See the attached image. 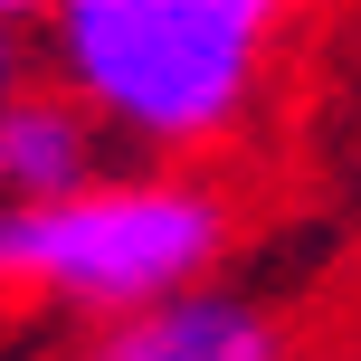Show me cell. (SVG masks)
<instances>
[{"instance_id":"8992f818","label":"cell","mask_w":361,"mask_h":361,"mask_svg":"<svg viewBox=\"0 0 361 361\" xmlns=\"http://www.w3.org/2000/svg\"><path fill=\"white\" fill-rule=\"evenodd\" d=\"M57 10V0H0V19H10V29H19V19H48Z\"/></svg>"},{"instance_id":"5b68a950","label":"cell","mask_w":361,"mask_h":361,"mask_svg":"<svg viewBox=\"0 0 361 361\" xmlns=\"http://www.w3.org/2000/svg\"><path fill=\"white\" fill-rule=\"evenodd\" d=\"M19 86H29V76H19V29H10V19H0V105H10Z\"/></svg>"},{"instance_id":"3957f363","label":"cell","mask_w":361,"mask_h":361,"mask_svg":"<svg viewBox=\"0 0 361 361\" xmlns=\"http://www.w3.org/2000/svg\"><path fill=\"white\" fill-rule=\"evenodd\" d=\"M67 361H286V333H276L267 305L200 286V295H180V305L124 314V324H95Z\"/></svg>"},{"instance_id":"277c9868","label":"cell","mask_w":361,"mask_h":361,"mask_svg":"<svg viewBox=\"0 0 361 361\" xmlns=\"http://www.w3.org/2000/svg\"><path fill=\"white\" fill-rule=\"evenodd\" d=\"M105 180V124L67 86H19L0 105V200H67Z\"/></svg>"},{"instance_id":"7a4b0ae2","label":"cell","mask_w":361,"mask_h":361,"mask_svg":"<svg viewBox=\"0 0 361 361\" xmlns=\"http://www.w3.org/2000/svg\"><path fill=\"white\" fill-rule=\"evenodd\" d=\"M228 257V209L171 171H105L67 200H0V295L38 314H124L180 305Z\"/></svg>"},{"instance_id":"6da1fadb","label":"cell","mask_w":361,"mask_h":361,"mask_svg":"<svg viewBox=\"0 0 361 361\" xmlns=\"http://www.w3.org/2000/svg\"><path fill=\"white\" fill-rule=\"evenodd\" d=\"M295 0H57L48 67L143 152H200L257 105Z\"/></svg>"}]
</instances>
